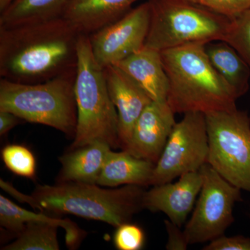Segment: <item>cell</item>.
<instances>
[{
  "mask_svg": "<svg viewBox=\"0 0 250 250\" xmlns=\"http://www.w3.org/2000/svg\"><path fill=\"white\" fill-rule=\"evenodd\" d=\"M77 69L45 82L22 83L0 80V111L22 121L46 125L75 138L77 107L75 85Z\"/></svg>",
  "mask_w": 250,
  "mask_h": 250,
  "instance_id": "5",
  "label": "cell"
},
{
  "mask_svg": "<svg viewBox=\"0 0 250 250\" xmlns=\"http://www.w3.org/2000/svg\"><path fill=\"white\" fill-rule=\"evenodd\" d=\"M145 192V187L138 185L106 189L97 184L57 182L37 186L31 196L33 208L41 212L77 215L117 228L144 209Z\"/></svg>",
  "mask_w": 250,
  "mask_h": 250,
  "instance_id": "3",
  "label": "cell"
},
{
  "mask_svg": "<svg viewBox=\"0 0 250 250\" xmlns=\"http://www.w3.org/2000/svg\"><path fill=\"white\" fill-rule=\"evenodd\" d=\"M57 224L49 222H29L22 232L3 250H58Z\"/></svg>",
  "mask_w": 250,
  "mask_h": 250,
  "instance_id": "21",
  "label": "cell"
},
{
  "mask_svg": "<svg viewBox=\"0 0 250 250\" xmlns=\"http://www.w3.org/2000/svg\"><path fill=\"white\" fill-rule=\"evenodd\" d=\"M150 16V6L147 1L88 36L94 58L99 65L103 68L115 65L142 49Z\"/></svg>",
  "mask_w": 250,
  "mask_h": 250,
  "instance_id": "10",
  "label": "cell"
},
{
  "mask_svg": "<svg viewBox=\"0 0 250 250\" xmlns=\"http://www.w3.org/2000/svg\"><path fill=\"white\" fill-rule=\"evenodd\" d=\"M200 172L201 190L184 229L189 245L210 242L225 234L234 222L235 205L242 201L241 189L224 179L208 163Z\"/></svg>",
  "mask_w": 250,
  "mask_h": 250,
  "instance_id": "8",
  "label": "cell"
},
{
  "mask_svg": "<svg viewBox=\"0 0 250 250\" xmlns=\"http://www.w3.org/2000/svg\"><path fill=\"white\" fill-rule=\"evenodd\" d=\"M208 164L228 182L250 194V116L246 111L205 114Z\"/></svg>",
  "mask_w": 250,
  "mask_h": 250,
  "instance_id": "7",
  "label": "cell"
},
{
  "mask_svg": "<svg viewBox=\"0 0 250 250\" xmlns=\"http://www.w3.org/2000/svg\"><path fill=\"white\" fill-rule=\"evenodd\" d=\"M77 107L76 134L69 150L102 142L120 147L118 112L106 85L104 68L95 61L88 35H81L77 47L75 85Z\"/></svg>",
  "mask_w": 250,
  "mask_h": 250,
  "instance_id": "4",
  "label": "cell"
},
{
  "mask_svg": "<svg viewBox=\"0 0 250 250\" xmlns=\"http://www.w3.org/2000/svg\"><path fill=\"white\" fill-rule=\"evenodd\" d=\"M223 41L232 46L250 67V8L231 19Z\"/></svg>",
  "mask_w": 250,
  "mask_h": 250,
  "instance_id": "23",
  "label": "cell"
},
{
  "mask_svg": "<svg viewBox=\"0 0 250 250\" xmlns=\"http://www.w3.org/2000/svg\"><path fill=\"white\" fill-rule=\"evenodd\" d=\"M205 45L188 44L160 52L169 82L167 103L174 113L237 108L238 98L212 65Z\"/></svg>",
  "mask_w": 250,
  "mask_h": 250,
  "instance_id": "2",
  "label": "cell"
},
{
  "mask_svg": "<svg viewBox=\"0 0 250 250\" xmlns=\"http://www.w3.org/2000/svg\"><path fill=\"white\" fill-rule=\"evenodd\" d=\"M111 149L106 143L95 142L69 150L59 158L62 169L57 182L97 184Z\"/></svg>",
  "mask_w": 250,
  "mask_h": 250,
  "instance_id": "16",
  "label": "cell"
},
{
  "mask_svg": "<svg viewBox=\"0 0 250 250\" xmlns=\"http://www.w3.org/2000/svg\"><path fill=\"white\" fill-rule=\"evenodd\" d=\"M113 235V244L119 250H142L146 243V234L141 227L126 223L117 227Z\"/></svg>",
  "mask_w": 250,
  "mask_h": 250,
  "instance_id": "24",
  "label": "cell"
},
{
  "mask_svg": "<svg viewBox=\"0 0 250 250\" xmlns=\"http://www.w3.org/2000/svg\"><path fill=\"white\" fill-rule=\"evenodd\" d=\"M134 79L155 103H167L169 82L161 52L143 47L115 64Z\"/></svg>",
  "mask_w": 250,
  "mask_h": 250,
  "instance_id": "15",
  "label": "cell"
},
{
  "mask_svg": "<svg viewBox=\"0 0 250 250\" xmlns=\"http://www.w3.org/2000/svg\"><path fill=\"white\" fill-rule=\"evenodd\" d=\"M167 103L152 102L135 125L129 144L123 150L156 164L176 122Z\"/></svg>",
  "mask_w": 250,
  "mask_h": 250,
  "instance_id": "12",
  "label": "cell"
},
{
  "mask_svg": "<svg viewBox=\"0 0 250 250\" xmlns=\"http://www.w3.org/2000/svg\"><path fill=\"white\" fill-rule=\"evenodd\" d=\"M204 250H250V238L237 235V236H223L210 241Z\"/></svg>",
  "mask_w": 250,
  "mask_h": 250,
  "instance_id": "26",
  "label": "cell"
},
{
  "mask_svg": "<svg viewBox=\"0 0 250 250\" xmlns=\"http://www.w3.org/2000/svg\"><path fill=\"white\" fill-rule=\"evenodd\" d=\"M209 145L205 114L188 112L176 123L164 152L155 164L149 186L171 182L188 172H198L208 162Z\"/></svg>",
  "mask_w": 250,
  "mask_h": 250,
  "instance_id": "9",
  "label": "cell"
},
{
  "mask_svg": "<svg viewBox=\"0 0 250 250\" xmlns=\"http://www.w3.org/2000/svg\"><path fill=\"white\" fill-rule=\"evenodd\" d=\"M155 164L122 150L108 152L97 184L104 187L149 186Z\"/></svg>",
  "mask_w": 250,
  "mask_h": 250,
  "instance_id": "17",
  "label": "cell"
},
{
  "mask_svg": "<svg viewBox=\"0 0 250 250\" xmlns=\"http://www.w3.org/2000/svg\"><path fill=\"white\" fill-rule=\"evenodd\" d=\"M150 22L144 47L161 51L223 41L231 19L190 0H147Z\"/></svg>",
  "mask_w": 250,
  "mask_h": 250,
  "instance_id": "6",
  "label": "cell"
},
{
  "mask_svg": "<svg viewBox=\"0 0 250 250\" xmlns=\"http://www.w3.org/2000/svg\"><path fill=\"white\" fill-rule=\"evenodd\" d=\"M21 119L9 111H0V135L4 136L19 124Z\"/></svg>",
  "mask_w": 250,
  "mask_h": 250,
  "instance_id": "28",
  "label": "cell"
},
{
  "mask_svg": "<svg viewBox=\"0 0 250 250\" xmlns=\"http://www.w3.org/2000/svg\"><path fill=\"white\" fill-rule=\"evenodd\" d=\"M168 239L166 248L167 250H185L188 246L184 231L181 230L180 227L172 223L170 220L164 221Z\"/></svg>",
  "mask_w": 250,
  "mask_h": 250,
  "instance_id": "27",
  "label": "cell"
},
{
  "mask_svg": "<svg viewBox=\"0 0 250 250\" xmlns=\"http://www.w3.org/2000/svg\"><path fill=\"white\" fill-rule=\"evenodd\" d=\"M49 222L57 224L66 231V243L70 248H75L80 242L82 231L70 220H63L44 214L37 213L19 207L2 195H0V225L9 232L18 236L22 232L26 224L29 222Z\"/></svg>",
  "mask_w": 250,
  "mask_h": 250,
  "instance_id": "19",
  "label": "cell"
},
{
  "mask_svg": "<svg viewBox=\"0 0 250 250\" xmlns=\"http://www.w3.org/2000/svg\"><path fill=\"white\" fill-rule=\"evenodd\" d=\"M202 186L200 171L184 174L174 183L152 186L145 192L143 208L151 212H163L172 223L182 228L193 209Z\"/></svg>",
  "mask_w": 250,
  "mask_h": 250,
  "instance_id": "13",
  "label": "cell"
},
{
  "mask_svg": "<svg viewBox=\"0 0 250 250\" xmlns=\"http://www.w3.org/2000/svg\"><path fill=\"white\" fill-rule=\"evenodd\" d=\"M14 0H0V13L4 11Z\"/></svg>",
  "mask_w": 250,
  "mask_h": 250,
  "instance_id": "29",
  "label": "cell"
},
{
  "mask_svg": "<svg viewBox=\"0 0 250 250\" xmlns=\"http://www.w3.org/2000/svg\"><path fill=\"white\" fill-rule=\"evenodd\" d=\"M206 9L232 19L250 8V0H190Z\"/></svg>",
  "mask_w": 250,
  "mask_h": 250,
  "instance_id": "25",
  "label": "cell"
},
{
  "mask_svg": "<svg viewBox=\"0 0 250 250\" xmlns=\"http://www.w3.org/2000/svg\"><path fill=\"white\" fill-rule=\"evenodd\" d=\"M108 93L118 116L120 147L129 144L136 122L152 103L147 93L131 77L116 65L104 68Z\"/></svg>",
  "mask_w": 250,
  "mask_h": 250,
  "instance_id": "11",
  "label": "cell"
},
{
  "mask_svg": "<svg viewBox=\"0 0 250 250\" xmlns=\"http://www.w3.org/2000/svg\"><path fill=\"white\" fill-rule=\"evenodd\" d=\"M81 34L62 17L0 28V76L36 83L73 71Z\"/></svg>",
  "mask_w": 250,
  "mask_h": 250,
  "instance_id": "1",
  "label": "cell"
},
{
  "mask_svg": "<svg viewBox=\"0 0 250 250\" xmlns=\"http://www.w3.org/2000/svg\"><path fill=\"white\" fill-rule=\"evenodd\" d=\"M71 0H14L0 13V28L62 17Z\"/></svg>",
  "mask_w": 250,
  "mask_h": 250,
  "instance_id": "20",
  "label": "cell"
},
{
  "mask_svg": "<svg viewBox=\"0 0 250 250\" xmlns=\"http://www.w3.org/2000/svg\"><path fill=\"white\" fill-rule=\"evenodd\" d=\"M212 65L231 88L237 98L250 89V67L232 46L225 41H213L205 45Z\"/></svg>",
  "mask_w": 250,
  "mask_h": 250,
  "instance_id": "18",
  "label": "cell"
},
{
  "mask_svg": "<svg viewBox=\"0 0 250 250\" xmlns=\"http://www.w3.org/2000/svg\"><path fill=\"white\" fill-rule=\"evenodd\" d=\"M1 159L11 172L24 178L34 179L36 174L35 156L22 145H7L1 149Z\"/></svg>",
  "mask_w": 250,
  "mask_h": 250,
  "instance_id": "22",
  "label": "cell"
},
{
  "mask_svg": "<svg viewBox=\"0 0 250 250\" xmlns=\"http://www.w3.org/2000/svg\"><path fill=\"white\" fill-rule=\"evenodd\" d=\"M139 0H71L62 13L81 35L89 36L116 22Z\"/></svg>",
  "mask_w": 250,
  "mask_h": 250,
  "instance_id": "14",
  "label": "cell"
}]
</instances>
